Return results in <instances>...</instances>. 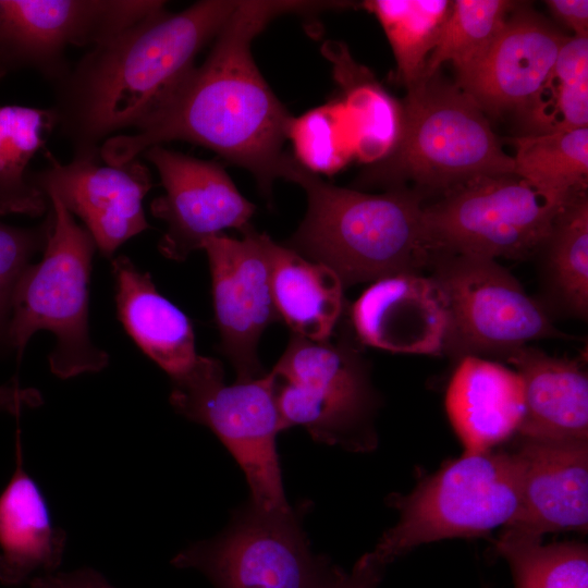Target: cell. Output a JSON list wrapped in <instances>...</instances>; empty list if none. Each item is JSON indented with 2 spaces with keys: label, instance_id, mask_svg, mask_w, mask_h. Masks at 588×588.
I'll list each match as a JSON object with an SVG mask.
<instances>
[{
  "label": "cell",
  "instance_id": "6da1fadb",
  "mask_svg": "<svg viewBox=\"0 0 588 588\" xmlns=\"http://www.w3.org/2000/svg\"><path fill=\"white\" fill-rule=\"evenodd\" d=\"M338 7V2L240 0L204 63L187 74L135 133L105 140L100 159L118 166L151 146L184 140L249 171L270 197L273 181L283 177L289 158L283 144L293 117L258 70L252 42L282 14Z\"/></svg>",
  "mask_w": 588,
  "mask_h": 588
},
{
  "label": "cell",
  "instance_id": "7a4b0ae2",
  "mask_svg": "<svg viewBox=\"0 0 588 588\" xmlns=\"http://www.w3.org/2000/svg\"><path fill=\"white\" fill-rule=\"evenodd\" d=\"M236 0H203L180 12L161 9L89 48L56 83L54 130L73 158L98 160L105 140L138 127L195 68L237 8Z\"/></svg>",
  "mask_w": 588,
  "mask_h": 588
},
{
  "label": "cell",
  "instance_id": "3957f363",
  "mask_svg": "<svg viewBox=\"0 0 588 588\" xmlns=\"http://www.w3.org/2000/svg\"><path fill=\"white\" fill-rule=\"evenodd\" d=\"M283 179L301 185L308 207L284 244L326 265L344 286L429 269L433 253L422 221L424 195L406 187L368 194L321 180L290 155Z\"/></svg>",
  "mask_w": 588,
  "mask_h": 588
},
{
  "label": "cell",
  "instance_id": "277c9868",
  "mask_svg": "<svg viewBox=\"0 0 588 588\" xmlns=\"http://www.w3.org/2000/svg\"><path fill=\"white\" fill-rule=\"evenodd\" d=\"M402 131L393 151L371 164L363 183L442 195L469 180L514 174L513 157L493 133L486 113L439 71L407 88L401 101Z\"/></svg>",
  "mask_w": 588,
  "mask_h": 588
},
{
  "label": "cell",
  "instance_id": "5b68a950",
  "mask_svg": "<svg viewBox=\"0 0 588 588\" xmlns=\"http://www.w3.org/2000/svg\"><path fill=\"white\" fill-rule=\"evenodd\" d=\"M47 199L52 228L41 259L25 269L16 285L5 345L20 362L33 334L50 331L56 338L48 356L50 370L69 379L98 372L109 363L108 353L93 343L88 326V285L97 247L56 196Z\"/></svg>",
  "mask_w": 588,
  "mask_h": 588
},
{
  "label": "cell",
  "instance_id": "8992f818",
  "mask_svg": "<svg viewBox=\"0 0 588 588\" xmlns=\"http://www.w3.org/2000/svg\"><path fill=\"white\" fill-rule=\"evenodd\" d=\"M519 502V475L512 452L463 453L391 504L397 523L368 552L387 565L415 547L475 537L506 527Z\"/></svg>",
  "mask_w": 588,
  "mask_h": 588
},
{
  "label": "cell",
  "instance_id": "52a82bcc",
  "mask_svg": "<svg viewBox=\"0 0 588 588\" xmlns=\"http://www.w3.org/2000/svg\"><path fill=\"white\" fill-rule=\"evenodd\" d=\"M270 375L282 430L301 426L319 443L373 449L379 399L368 365L350 341L292 335Z\"/></svg>",
  "mask_w": 588,
  "mask_h": 588
},
{
  "label": "cell",
  "instance_id": "ba28073f",
  "mask_svg": "<svg viewBox=\"0 0 588 588\" xmlns=\"http://www.w3.org/2000/svg\"><path fill=\"white\" fill-rule=\"evenodd\" d=\"M171 382L172 407L220 439L246 477L249 502L266 512L292 510L277 451L283 430L270 372L226 384L221 363L199 355L187 373Z\"/></svg>",
  "mask_w": 588,
  "mask_h": 588
},
{
  "label": "cell",
  "instance_id": "9c48e42d",
  "mask_svg": "<svg viewBox=\"0 0 588 588\" xmlns=\"http://www.w3.org/2000/svg\"><path fill=\"white\" fill-rule=\"evenodd\" d=\"M565 204L516 174L486 175L424 205L422 221L433 256L523 259L536 255Z\"/></svg>",
  "mask_w": 588,
  "mask_h": 588
},
{
  "label": "cell",
  "instance_id": "30bf717a",
  "mask_svg": "<svg viewBox=\"0 0 588 588\" xmlns=\"http://www.w3.org/2000/svg\"><path fill=\"white\" fill-rule=\"evenodd\" d=\"M430 275L444 292L450 313L445 355L506 360L531 341L564 336L540 301L497 260L436 254Z\"/></svg>",
  "mask_w": 588,
  "mask_h": 588
},
{
  "label": "cell",
  "instance_id": "8fae6325",
  "mask_svg": "<svg viewBox=\"0 0 588 588\" xmlns=\"http://www.w3.org/2000/svg\"><path fill=\"white\" fill-rule=\"evenodd\" d=\"M302 513L266 512L248 501L221 534L189 544L171 564L200 572L216 588H327L340 567L313 552Z\"/></svg>",
  "mask_w": 588,
  "mask_h": 588
},
{
  "label": "cell",
  "instance_id": "7c38bea8",
  "mask_svg": "<svg viewBox=\"0 0 588 588\" xmlns=\"http://www.w3.org/2000/svg\"><path fill=\"white\" fill-rule=\"evenodd\" d=\"M160 0H0V69H28L51 85L70 47L91 48L164 9Z\"/></svg>",
  "mask_w": 588,
  "mask_h": 588
},
{
  "label": "cell",
  "instance_id": "4fadbf2b",
  "mask_svg": "<svg viewBox=\"0 0 588 588\" xmlns=\"http://www.w3.org/2000/svg\"><path fill=\"white\" fill-rule=\"evenodd\" d=\"M242 238L225 233L207 240L215 321L220 348L236 372V382L265 375L258 343L265 329L280 318L274 307L268 250L269 235L252 226Z\"/></svg>",
  "mask_w": 588,
  "mask_h": 588
},
{
  "label": "cell",
  "instance_id": "5bb4252c",
  "mask_svg": "<svg viewBox=\"0 0 588 588\" xmlns=\"http://www.w3.org/2000/svg\"><path fill=\"white\" fill-rule=\"evenodd\" d=\"M157 169L164 194L150 204L155 218L166 222L158 249L168 259L184 261L210 237L236 229L244 233L255 205L236 188L223 167L162 145L144 151Z\"/></svg>",
  "mask_w": 588,
  "mask_h": 588
},
{
  "label": "cell",
  "instance_id": "9a60e30c",
  "mask_svg": "<svg viewBox=\"0 0 588 588\" xmlns=\"http://www.w3.org/2000/svg\"><path fill=\"white\" fill-rule=\"evenodd\" d=\"M46 158L48 166L32 172L34 185L81 219L103 257L112 259L122 244L150 228L143 201L151 175L138 158L118 166L79 158L64 164L50 152Z\"/></svg>",
  "mask_w": 588,
  "mask_h": 588
},
{
  "label": "cell",
  "instance_id": "2e32d148",
  "mask_svg": "<svg viewBox=\"0 0 588 588\" xmlns=\"http://www.w3.org/2000/svg\"><path fill=\"white\" fill-rule=\"evenodd\" d=\"M519 502L503 529L542 538L588 528V441L518 437Z\"/></svg>",
  "mask_w": 588,
  "mask_h": 588
},
{
  "label": "cell",
  "instance_id": "e0dca14e",
  "mask_svg": "<svg viewBox=\"0 0 588 588\" xmlns=\"http://www.w3.org/2000/svg\"><path fill=\"white\" fill-rule=\"evenodd\" d=\"M350 318L365 345L393 353L445 355L449 305L431 275L402 272L372 281L352 304Z\"/></svg>",
  "mask_w": 588,
  "mask_h": 588
},
{
  "label": "cell",
  "instance_id": "ac0fdd59",
  "mask_svg": "<svg viewBox=\"0 0 588 588\" xmlns=\"http://www.w3.org/2000/svg\"><path fill=\"white\" fill-rule=\"evenodd\" d=\"M564 39L536 13L513 11L486 53L456 74L455 84L485 113L523 114L546 83Z\"/></svg>",
  "mask_w": 588,
  "mask_h": 588
},
{
  "label": "cell",
  "instance_id": "d6986e66",
  "mask_svg": "<svg viewBox=\"0 0 588 588\" xmlns=\"http://www.w3.org/2000/svg\"><path fill=\"white\" fill-rule=\"evenodd\" d=\"M444 406L464 453H483L517 434L525 414L524 387L512 368L489 358L456 362Z\"/></svg>",
  "mask_w": 588,
  "mask_h": 588
},
{
  "label": "cell",
  "instance_id": "ffe728a7",
  "mask_svg": "<svg viewBox=\"0 0 588 588\" xmlns=\"http://www.w3.org/2000/svg\"><path fill=\"white\" fill-rule=\"evenodd\" d=\"M15 451V470L0 494V584L7 587L56 573L66 546V532L53 524L44 493L24 468L19 430Z\"/></svg>",
  "mask_w": 588,
  "mask_h": 588
},
{
  "label": "cell",
  "instance_id": "44dd1931",
  "mask_svg": "<svg viewBox=\"0 0 588 588\" xmlns=\"http://www.w3.org/2000/svg\"><path fill=\"white\" fill-rule=\"evenodd\" d=\"M111 270L117 315L127 334L171 381L187 373L199 356L189 318L127 256L112 258Z\"/></svg>",
  "mask_w": 588,
  "mask_h": 588
},
{
  "label": "cell",
  "instance_id": "7402d4cb",
  "mask_svg": "<svg viewBox=\"0 0 588 588\" xmlns=\"http://www.w3.org/2000/svg\"><path fill=\"white\" fill-rule=\"evenodd\" d=\"M506 362L524 387L518 437L588 441V377L576 360L525 345Z\"/></svg>",
  "mask_w": 588,
  "mask_h": 588
},
{
  "label": "cell",
  "instance_id": "603a6c76",
  "mask_svg": "<svg viewBox=\"0 0 588 588\" xmlns=\"http://www.w3.org/2000/svg\"><path fill=\"white\" fill-rule=\"evenodd\" d=\"M268 250L271 293L280 320L292 335L316 342L329 340L345 307L339 275L271 237Z\"/></svg>",
  "mask_w": 588,
  "mask_h": 588
},
{
  "label": "cell",
  "instance_id": "cb8c5ba5",
  "mask_svg": "<svg viewBox=\"0 0 588 588\" xmlns=\"http://www.w3.org/2000/svg\"><path fill=\"white\" fill-rule=\"evenodd\" d=\"M322 53L331 62L333 77L343 91L341 103L352 132L353 154L365 163L382 161L393 151L401 135V101L353 59L343 42L326 41Z\"/></svg>",
  "mask_w": 588,
  "mask_h": 588
},
{
  "label": "cell",
  "instance_id": "d4e9b609",
  "mask_svg": "<svg viewBox=\"0 0 588 588\" xmlns=\"http://www.w3.org/2000/svg\"><path fill=\"white\" fill-rule=\"evenodd\" d=\"M540 257L543 297L550 316L587 319L588 315V197L573 195L558 213L536 253Z\"/></svg>",
  "mask_w": 588,
  "mask_h": 588
},
{
  "label": "cell",
  "instance_id": "484cf974",
  "mask_svg": "<svg viewBox=\"0 0 588 588\" xmlns=\"http://www.w3.org/2000/svg\"><path fill=\"white\" fill-rule=\"evenodd\" d=\"M54 127L50 108L0 107V216L40 217L48 210L29 164Z\"/></svg>",
  "mask_w": 588,
  "mask_h": 588
},
{
  "label": "cell",
  "instance_id": "4316f807",
  "mask_svg": "<svg viewBox=\"0 0 588 588\" xmlns=\"http://www.w3.org/2000/svg\"><path fill=\"white\" fill-rule=\"evenodd\" d=\"M514 174L548 198L565 204L587 189L588 127L514 137Z\"/></svg>",
  "mask_w": 588,
  "mask_h": 588
},
{
  "label": "cell",
  "instance_id": "83f0119b",
  "mask_svg": "<svg viewBox=\"0 0 588 588\" xmlns=\"http://www.w3.org/2000/svg\"><path fill=\"white\" fill-rule=\"evenodd\" d=\"M449 0H368L363 7L381 24L406 88L419 82L450 15Z\"/></svg>",
  "mask_w": 588,
  "mask_h": 588
},
{
  "label": "cell",
  "instance_id": "f1b7e54d",
  "mask_svg": "<svg viewBox=\"0 0 588 588\" xmlns=\"http://www.w3.org/2000/svg\"><path fill=\"white\" fill-rule=\"evenodd\" d=\"M523 114L531 133L588 127V37L564 39L546 83Z\"/></svg>",
  "mask_w": 588,
  "mask_h": 588
},
{
  "label": "cell",
  "instance_id": "f546056e",
  "mask_svg": "<svg viewBox=\"0 0 588 588\" xmlns=\"http://www.w3.org/2000/svg\"><path fill=\"white\" fill-rule=\"evenodd\" d=\"M495 549L511 568L514 588H588V549L581 542L546 544L503 529Z\"/></svg>",
  "mask_w": 588,
  "mask_h": 588
},
{
  "label": "cell",
  "instance_id": "4dcf8cb0",
  "mask_svg": "<svg viewBox=\"0 0 588 588\" xmlns=\"http://www.w3.org/2000/svg\"><path fill=\"white\" fill-rule=\"evenodd\" d=\"M516 3L507 0H455L424 77L452 62L456 74L475 64L492 45Z\"/></svg>",
  "mask_w": 588,
  "mask_h": 588
},
{
  "label": "cell",
  "instance_id": "1f68e13d",
  "mask_svg": "<svg viewBox=\"0 0 588 588\" xmlns=\"http://www.w3.org/2000/svg\"><path fill=\"white\" fill-rule=\"evenodd\" d=\"M341 102L314 108L292 118L287 140L294 159L315 174H333L348 162L353 154L351 137Z\"/></svg>",
  "mask_w": 588,
  "mask_h": 588
},
{
  "label": "cell",
  "instance_id": "d6a6232c",
  "mask_svg": "<svg viewBox=\"0 0 588 588\" xmlns=\"http://www.w3.org/2000/svg\"><path fill=\"white\" fill-rule=\"evenodd\" d=\"M52 223L51 208L46 219L33 228L13 226L0 221V345L7 342L16 285L32 258L45 248Z\"/></svg>",
  "mask_w": 588,
  "mask_h": 588
},
{
  "label": "cell",
  "instance_id": "836d02e7",
  "mask_svg": "<svg viewBox=\"0 0 588 588\" xmlns=\"http://www.w3.org/2000/svg\"><path fill=\"white\" fill-rule=\"evenodd\" d=\"M29 588H117L98 571L81 567L71 572H56L37 576Z\"/></svg>",
  "mask_w": 588,
  "mask_h": 588
},
{
  "label": "cell",
  "instance_id": "e575fe53",
  "mask_svg": "<svg viewBox=\"0 0 588 588\" xmlns=\"http://www.w3.org/2000/svg\"><path fill=\"white\" fill-rule=\"evenodd\" d=\"M384 567L385 565L366 553L356 562L350 573L340 568L327 588H377L382 579Z\"/></svg>",
  "mask_w": 588,
  "mask_h": 588
},
{
  "label": "cell",
  "instance_id": "d590c367",
  "mask_svg": "<svg viewBox=\"0 0 588 588\" xmlns=\"http://www.w3.org/2000/svg\"><path fill=\"white\" fill-rule=\"evenodd\" d=\"M546 4L558 21L574 32V36L588 37L587 0H549Z\"/></svg>",
  "mask_w": 588,
  "mask_h": 588
},
{
  "label": "cell",
  "instance_id": "8d00e7d4",
  "mask_svg": "<svg viewBox=\"0 0 588 588\" xmlns=\"http://www.w3.org/2000/svg\"><path fill=\"white\" fill-rule=\"evenodd\" d=\"M42 402L38 390L22 387L17 380L0 384V412L19 416L25 409L40 406Z\"/></svg>",
  "mask_w": 588,
  "mask_h": 588
},
{
  "label": "cell",
  "instance_id": "74e56055",
  "mask_svg": "<svg viewBox=\"0 0 588 588\" xmlns=\"http://www.w3.org/2000/svg\"><path fill=\"white\" fill-rule=\"evenodd\" d=\"M5 75V73L0 69V79Z\"/></svg>",
  "mask_w": 588,
  "mask_h": 588
}]
</instances>
